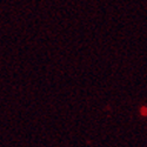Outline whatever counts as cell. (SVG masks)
I'll return each instance as SVG.
<instances>
[{"instance_id": "6da1fadb", "label": "cell", "mask_w": 147, "mask_h": 147, "mask_svg": "<svg viewBox=\"0 0 147 147\" xmlns=\"http://www.w3.org/2000/svg\"><path fill=\"white\" fill-rule=\"evenodd\" d=\"M140 112H141V115H144V117H146V115H147V107H145V106H142V107L140 108Z\"/></svg>"}]
</instances>
